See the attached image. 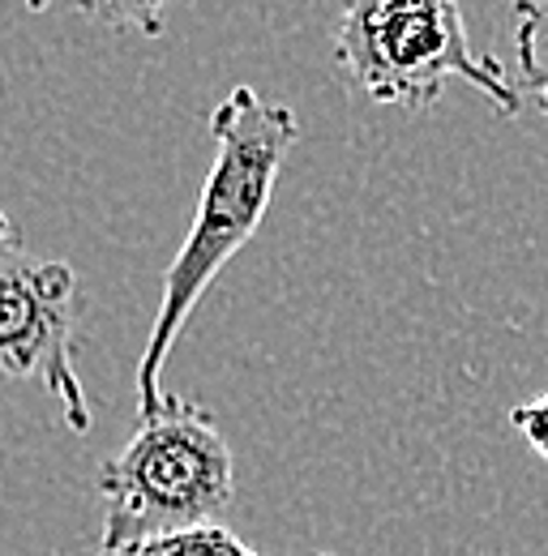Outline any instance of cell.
<instances>
[{
    "label": "cell",
    "mask_w": 548,
    "mask_h": 556,
    "mask_svg": "<svg viewBox=\"0 0 548 556\" xmlns=\"http://www.w3.org/2000/svg\"><path fill=\"white\" fill-rule=\"evenodd\" d=\"M335 56L373 103L428 112L463 77L501 116L523 112V90L476 52L459 0H342Z\"/></svg>",
    "instance_id": "3957f363"
},
{
    "label": "cell",
    "mask_w": 548,
    "mask_h": 556,
    "mask_svg": "<svg viewBox=\"0 0 548 556\" xmlns=\"http://www.w3.org/2000/svg\"><path fill=\"white\" fill-rule=\"evenodd\" d=\"M26 9H30V13H43V9H48V0H26Z\"/></svg>",
    "instance_id": "9c48e42d"
},
{
    "label": "cell",
    "mask_w": 548,
    "mask_h": 556,
    "mask_svg": "<svg viewBox=\"0 0 548 556\" xmlns=\"http://www.w3.org/2000/svg\"><path fill=\"white\" fill-rule=\"evenodd\" d=\"M121 556H262V553H253L236 531H227L223 522H214V527H194V531H176V535L137 544V548H129V553Z\"/></svg>",
    "instance_id": "8992f818"
},
{
    "label": "cell",
    "mask_w": 548,
    "mask_h": 556,
    "mask_svg": "<svg viewBox=\"0 0 548 556\" xmlns=\"http://www.w3.org/2000/svg\"><path fill=\"white\" fill-rule=\"evenodd\" d=\"M103 535L99 556H121L194 527H214L236 501V458L210 412L163 399L159 416L137 419L134 437L99 471Z\"/></svg>",
    "instance_id": "7a4b0ae2"
},
{
    "label": "cell",
    "mask_w": 548,
    "mask_h": 556,
    "mask_svg": "<svg viewBox=\"0 0 548 556\" xmlns=\"http://www.w3.org/2000/svg\"><path fill=\"white\" fill-rule=\"evenodd\" d=\"M77 275L68 262L26 253L0 210V381H39L73 432H90V403L73 364Z\"/></svg>",
    "instance_id": "277c9868"
},
{
    "label": "cell",
    "mask_w": 548,
    "mask_h": 556,
    "mask_svg": "<svg viewBox=\"0 0 548 556\" xmlns=\"http://www.w3.org/2000/svg\"><path fill=\"white\" fill-rule=\"evenodd\" d=\"M86 17H95L108 30H137V35H163V9L167 0H73Z\"/></svg>",
    "instance_id": "52a82bcc"
},
{
    "label": "cell",
    "mask_w": 548,
    "mask_h": 556,
    "mask_svg": "<svg viewBox=\"0 0 548 556\" xmlns=\"http://www.w3.org/2000/svg\"><path fill=\"white\" fill-rule=\"evenodd\" d=\"M514 52L523 94L548 121V0H514Z\"/></svg>",
    "instance_id": "5b68a950"
},
{
    "label": "cell",
    "mask_w": 548,
    "mask_h": 556,
    "mask_svg": "<svg viewBox=\"0 0 548 556\" xmlns=\"http://www.w3.org/2000/svg\"><path fill=\"white\" fill-rule=\"evenodd\" d=\"M210 134H214V163L205 172L198 214L180 253L163 275V300H159L146 351L137 359V419L159 416L167 399L159 381L163 364L176 348L189 313L205 295V287L258 236L271 210L278 172L300 138V125L291 108L266 103L253 86H236L210 112Z\"/></svg>",
    "instance_id": "6da1fadb"
},
{
    "label": "cell",
    "mask_w": 548,
    "mask_h": 556,
    "mask_svg": "<svg viewBox=\"0 0 548 556\" xmlns=\"http://www.w3.org/2000/svg\"><path fill=\"white\" fill-rule=\"evenodd\" d=\"M510 428L532 445L536 458L548 463V390L527 399V403H519V407H510Z\"/></svg>",
    "instance_id": "ba28073f"
}]
</instances>
